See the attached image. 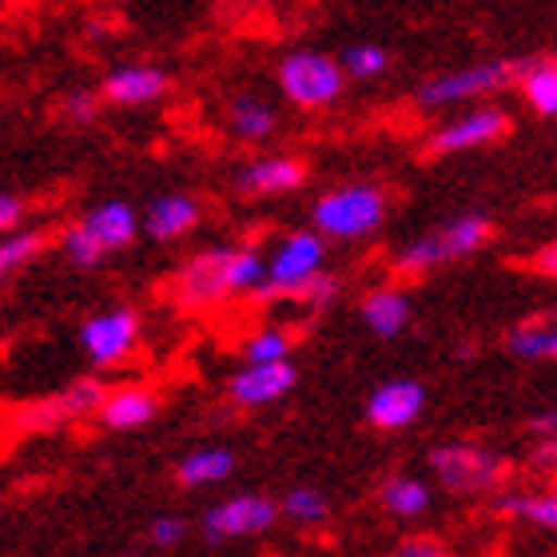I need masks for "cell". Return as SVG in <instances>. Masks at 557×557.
<instances>
[{
  "instance_id": "7c38bea8",
  "label": "cell",
  "mask_w": 557,
  "mask_h": 557,
  "mask_svg": "<svg viewBox=\"0 0 557 557\" xmlns=\"http://www.w3.org/2000/svg\"><path fill=\"white\" fill-rule=\"evenodd\" d=\"M307 160L299 156H287V151H268V156H256L247 160L239 172H235V191L247 199H275L290 196L307 184Z\"/></svg>"
},
{
  "instance_id": "2e32d148",
  "label": "cell",
  "mask_w": 557,
  "mask_h": 557,
  "mask_svg": "<svg viewBox=\"0 0 557 557\" xmlns=\"http://www.w3.org/2000/svg\"><path fill=\"white\" fill-rule=\"evenodd\" d=\"M203 220V203L196 196H187V191H160V196H151V203L144 208L139 215V227L156 239V244H175V239H184L191 235Z\"/></svg>"
},
{
  "instance_id": "5bb4252c",
  "label": "cell",
  "mask_w": 557,
  "mask_h": 557,
  "mask_svg": "<svg viewBox=\"0 0 557 557\" xmlns=\"http://www.w3.org/2000/svg\"><path fill=\"white\" fill-rule=\"evenodd\" d=\"M367 422L383 434H395V430H410L418 418L426 414V386L418 379H386L371 391L367 398Z\"/></svg>"
},
{
  "instance_id": "d6a6232c",
  "label": "cell",
  "mask_w": 557,
  "mask_h": 557,
  "mask_svg": "<svg viewBox=\"0 0 557 557\" xmlns=\"http://www.w3.org/2000/svg\"><path fill=\"white\" fill-rule=\"evenodd\" d=\"M395 557H450V549L442 546L438 537H407L403 546L395 549Z\"/></svg>"
},
{
  "instance_id": "d6986e66",
  "label": "cell",
  "mask_w": 557,
  "mask_h": 557,
  "mask_svg": "<svg viewBox=\"0 0 557 557\" xmlns=\"http://www.w3.org/2000/svg\"><path fill=\"white\" fill-rule=\"evenodd\" d=\"M227 128L244 144H268L278 132V108L259 92H235L227 100Z\"/></svg>"
},
{
  "instance_id": "d590c367",
  "label": "cell",
  "mask_w": 557,
  "mask_h": 557,
  "mask_svg": "<svg viewBox=\"0 0 557 557\" xmlns=\"http://www.w3.org/2000/svg\"><path fill=\"white\" fill-rule=\"evenodd\" d=\"M554 430H557L554 410H542V414L530 418V434H534V438H554Z\"/></svg>"
},
{
  "instance_id": "4316f807",
  "label": "cell",
  "mask_w": 557,
  "mask_h": 557,
  "mask_svg": "<svg viewBox=\"0 0 557 557\" xmlns=\"http://www.w3.org/2000/svg\"><path fill=\"white\" fill-rule=\"evenodd\" d=\"M45 247H48L45 232H21V227H16V232L0 235V287H4L12 275H21Z\"/></svg>"
},
{
  "instance_id": "ffe728a7",
  "label": "cell",
  "mask_w": 557,
  "mask_h": 557,
  "mask_svg": "<svg viewBox=\"0 0 557 557\" xmlns=\"http://www.w3.org/2000/svg\"><path fill=\"white\" fill-rule=\"evenodd\" d=\"M513 84H518L522 100L530 104V112H537V116H546V120L557 116V60L554 57L522 60Z\"/></svg>"
},
{
  "instance_id": "e575fe53",
  "label": "cell",
  "mask_w": 557,
  "mask_h": 557,
  "mask_svg": "<svg viewBox=\"0 0 557 557\" xmlns=\"http://www.w3.org/2000/svg\"><path fill=\"white\" fill-rule=\"evenodd\" d=\"M554 462H557V438H534V450L525 458V466L534 470V474H554Z\"/></svg>"
},
{
  "instance_id": "8d00e7d4",
  "label": "cell",
  "mask_w": 557,
  "mask_h": 557,
  "mask_svg": "<svg viewBox=\"0 0 557 557\" xmlns=\"http://www.w3.org/2000/svg\"><path fill=\"white\" fill-rule=\"evenodd\" d=\"M534 268L542 271V275H549V278L557 275V247H554V244H549V247H542V251H537Z\"/></svg>"
},
{
  "instance_id": "cb8c5ba5",
  "label": "cell",
  "mask_w": 557,
  "mask_h": 557,
  "mask_svg": "<svg viewBox=\"0 0 557 557\" xmlns=\"http://www.w3.org/2000/svg\"><path fill=\"white\" fill-rule=\"evenodd\" d=\"M379 506H383L391 518H403V522H414L434 506V490L426 486V478L414 474H395L379 486Z\"/></svg>"
},
{
  "instance_id": "4dcf8cb0",
  "label": "cell",
  "mask_w": 557,
  "mask_h": 557,
  "mask_svg": "<svg viewBox=\"0 0 557 557\" xmlns=\"http://www.w3.org/2000/svg\"><path fill=\"white\" fill-rule=\"evenodd\" d=\"M148 537H151V546L172 549L187 537V522L180 518V513H160V518L148 525Z\"/></svg>"
},
{
  "instance_id": "277c9868",
  "label": "cell",
  "mask_w": 557,
  "mask_h": 557,
  "mask_svg": "<svg viewBox=\"0 0 557 557\" xmlns=\"http://www.w3.org/2000/svg\"><path fill=\"white\" fill-rule=\"evenodd\" d=\"M490 239H494V223H490L486 215H478V211H466V215H454L450 223H442L434 232L410 239L395 256V271L407 278H422V275H430V271L454 263V259H466V256H474V251H482Z\"/></svg>"
},
{
  "instance_id": "8fae6325",
  "label": "cell",
  "mask_w": 557,
  "mask_h": 557,
  "mask_svg": "<svg viewBox=\"0 0 557 557\" xmlns=\"http://www.w3.org/2000/svg\"><path fill=\"white\" fill-rule=\"evenodd\" d=\"M278 522V502L268 494H235L227 502H215L203 510V537L208 542H235V537H259L275 530Z\"/></svg>"
},
{
  "instance_id": "83f0119b",
  "label": "cell",
  "mask_w": 557,
  "mask_h": 557,
  "mask_svg": "<svg viewBox=\"0 0 557 557\" xmlns=\"http://www.w3.org/2000/svg\"><path fill=\"white\" fill-rule=\"evenodd\" d=\"M290 347H295V338H290L287 326H259V331H251L244 338V359L278 362V359H290Z\"/></svg>"
},
{
  "instance_id": "6da1fadb",
  "label": "cell",
  "mask_w": 557,
  "mask_h": 557,
  "mask_svg": "<svg viewBox=\"0 0 557 557\" xmlns=\"http://www.w3.org/2000/svg\"><path fill=\"white\" fill-rule=\"evenodd\" d=\"M263 275H268V263L256 244H215L196 251L175 271V299L191 311L220 307L235 295H259Z\"/></svg>"
},
{
  "instance_id": "ba28073f",
  "label": "cell",
  "mask_w": 557,
  "mask_h": 557,
  "mask_svg": "<svg viewBox=\"0 0 557 557\" xmlns=\"http://www.w3.org/2000/svg\"><path fill=\"white\" fill-rule=\"evenodd\" d=\"M263 263H268V275H263V290L256 299H290L307 278L326 271V239L314 227L287 232L271 244Z\"/></svg>"
},
{
  "instance_id": "603a6c76",
  "label": "cell",
  "mask_w": 557,
  "mask_h": 557,
  "mask_svg": "<svg viewBox=\"0 0 557 557\" xmlns=\"http://www.w3.org/2000/svg\"><path fill=\"white\" fill-rule=\"evenodd\" d=\"M506 350L522 362H554L557 355V323L554 314H534L506 331Z\"/></svg>"
},
{
  "instance_id": "1f68e13d",
  "label": "cell",
  "mask_w": 557,
  "mask_h": 557,
  "mask_svg": "<svg viewBox=\"0 0 557 557\" xmlns=\"http://www.w3.org/2000/svg\"><path fill=\"white\" fill-rule=\"evenodd\" d=\"M64 116H69L72 124H92V120L100 116V92H72L69 100H64Z\"/></svg>"
},
{
  "instance_id": "ac0fdd59",
  "label": "cell",
  "mask_w": 557,
  "mask_h": 557,
  "mask_svg": "<svg viewBox=\"0 0 557 557\" xmlns=\"http://www.w3.org/2000/svg\"><path fill=\"white\" fill-rule=\"evenodd\" d=\"M156 414H160V395L148 386H116V391H108L100 410H96V418L108 430H139Z\"/></svg>"
},
{
  "instance_id": "d4e9b609",
  "label": "cell",
  "mask_w": 557,
  "mask_h": 557,
  "mask_svg": "<svg viewBox=\"0 0 557 557\" xmlns=\"http://www.w3.org/2000/svg\"><path fill=\"white\" fill-rule=\"evenodd\" d=\"M278 518H287V522L299 525V530H323V525L331 522V502H326L323 490L295 486L278 502Z\"/></svg>"
},
{
  "instance_id": "9a60e30c",
  "label": "cell",
  "mask_w": 557,
  "mask_h": 557,
  "mask_svg": "<svg viewBox=\"0 0 557 557\" xmlns=\"http://www.w3.org/2000/svg\"><path fill=\"white\" fill-rule=\"evenodd\" d=\"M168 88H172V76L160 64L132 60V64H116V69L108 72L104 84H100V100L116 108H148L156 100H163Z\"/></svg>"
},
{
  "instance_id": "44dd1931",
  "label": "cell",
  "mask_w": 557,
  "mask_h": 557,
  "mask_svg": "<svg viewBox=\"0 0 557 557\" xmlns=\"http://www.w3.org/2000/svg\"><path fill=\"white\" fill-rule=\"evenodd\" d=\"M235 450L227 446H199L184 458V462L175 466V482L184 490H203V486H220L227 478L235 474Z\"/></svg>"
},
{
  "instance_id": "f546056e",
  "label": "cell",
  "mask_w": 557,
  "mask_h": 557,
  "mask_svg": "<svg viewBox=\"0 0 557 557\" xmlns=\"http://www.w3.org/2000/svg\"><path fill=\"white\" fill-rule=\"evenodd\" d=\"M338 290H343V283H338L331 271H319V275L307 278V283H302V287L295 290L290 299L302 302V307H311V311H326V307L338 299Z\"/></svg>"
},
{
  "instance_id": "484cf974",
  "label": "cell",
  "mask_w": 557,
  "mask_h": 557,
  "mask_svg": "<svg viewBox=\"0 0 557 557\" xmlns=\"http://www.w3.org/2000/svg\"><path fill=\"white\" fill-rule=\"evenodd\" d=\"M104 395H108V386L100 383V379H76V383L64 386L57 398H48V403H52L60 422H84V418H96Z\"/></svg>"
},
{
  "instance_id": "4fadbf2b",
  "label": "cell",
  "mask_w": 557,
  "mask_h": 557,
  "mask_svg": "<svg viewBox=\"0 0 557 557\" xmlns=\"http://www.w3.org/2000/svg\"><path fill=\"white\" fill-rule=\"evenodd\" d=\"M299 383V367L290 359H278V362H247L244 371H235L227 379V398H232L235 407L244 410H259V407H271L278 398H287Z\"/></svg>"
},
{
  "instance_id": "74e56055",
  "label": "cell",
  "mask_w": 557,
  "mask_h": 557,
  "mask_svg": "<svg viewBox=\"0 0 557 557\" xmlns=\"http://www.w3.org/2000/svg\"><path fill=\"white\" fill-rule=\"evenodd\" d=\"M0 506H4V502H0Z\"/></svg>"
},
{
  "instance_id": "7402d4cb",
  "label": "cell",
  "mask_w": 557,
  "mask_h": 557,
  "mask_svg": "<svg viewBox=\"0 0 557 557\" xmlns=\"http://www.w3.org/2000/svg\"><path fill=\"white\" fill-rule=\"evenodd\" d=\"M494 510L513 522L537 525V530H557V494L554 490H506L494 498Z\"/></svg>"
},
{
  "instance_id": "8992f818",
  "label": "cell",
  "mask_w": 557,
  "mask_h": 557,
  "mask_svg": "<svg viewBox=\"0 0 557 557\" xmlns=\"http://www.w3.org/2000/svg\"><path fill=\"white\" fill-rule=\"evenodd\" d=\"M426 466L450 494H498L513 474L510 458H502L486 446H474V442L430 446Z\"/></svg>"
},
{
  "instance_id": "9c48e42d",
  "label": "cell",
  "mask_w": 557,
  "mask_h": 557,
  "mask_svg": "<svg viewBox=\"0 0 557 557\" xmlns=\"http://www.w3.org/2000/svg\"><path fill=\"white\" fill-rule=\"evenodd\" d=\"M139 335H144V319L136 307H108V311L88 314L76 338H81L84 355L92 359V367L108 371V367H120L136 355Z\"/></svg>"
},
{
  "instance_id": "5b68a950",
  "label": "cell",
  "mask_w": 557,
  "mask_h": 557,
  "mask_svg": "<svg viewBox=\"0 0 557 557\" xmlns=\"http://www.w3.org/2000/svg\"><path fill=\"white\" fill-rule=\"evenodd\" d=\"M278 92L287 104H295L299 112H326L335 108L347 92V72L335 57L314 52V48H295L278 60L275 69Z\"/></svg>"
},
{
  "instance_id": "3957f363",
  "label": "cell",
  "mask_w": 557,
  "mask_h": 557,
  "mask_svg": "<svg viewBox=\"0 0 557 557\" xmlns=\"http://www.w3.org/2000/svg\"><path fill=\"white\" fill-rule=\"evenodd\" d=\"M136 235H139L136 208L124 203V199H104L100 208L84 211L81 220L64 227L60 251H64V259H69L72 268L92 271L104 263V256L136 244Z\"/></svg>"
},
{
  "instance_id": "836d02e7",
  "label": "cell",
  "mask_w": 557,
  "mask_h": 557,
  "mask_svg": "<svg viewBox=\"0 0 557 557\" xmlns=\"http://www.w3.org/2000/svg\"><path fill=\"white\" fill-rule=\"evenodd\" d=\"M21 220H24V199L0 187V235L16 232V227H21Z\"/></svg>"
},
{
  "instance_id": "52a82bcc",
  "label": "cell",
  "mask_w": 557,
  "mask_h": 557,
  "mask_svg": "<svg viewBox=\"0 0 557 557\" xmlns=\"http://www.w3.org/2000/svg\"><path fill=\"white\" fill-rule=\"evenodd\" d=\"M518 76V60H478V64H466V69L438 72L430 81L418 84L414 104L422 112H442V108L454 104H474V100H486V96H498L506 84H513Z\"/></svg>"
},
{
  "instance_id": "e0dca14e",
  "label": "cell",
  "mask_w": 557,
  "mask_h": 557,
  "mask_svg": "<svg viewBox=\"0 0 557 557\" xmlns=\"http://www.w3.org/2000/svg\"><path fill=\"white\" fill-rule=\"evenodd\" d=\"M362 326L379 338H398L414 319V307H410V295L395 283H383V287H371L359 302Z\"/></svg>"
},
{
  "instance_id": "f1b7e54d",
  "label": "cell",
  "mask_w": 557,
  "mask_h": 557,
  "mask_svg": "<svg viewBox=\"0 0 557 557\" xmlns=\"http://www.w3.org/2000/svg\"><path fill=\"white\" fill-rule=\"evenodd\" d=\"M338 64L347 72V81H379L391 69V52L383 45H355L343 52Z\"/></svg>"
},
{
  "instance_id": "30bf717a",
  "label": "cell",
  "mask_w": 557,
  "mask_h": 557,
  "mask_svg": "<svg viewBox=\"0 0 557 557\" xmlns=\"http://www.w3.org/2000/svg\"><path fill=\"white\" fill-rule=\"evenodd\" d=\"M513 120L506 108L498 104H482V108H466V112H454L446 124L430 132L426 151L430 156H462V151H482L494 148L510 136Z\"/></svg>"
},
{
  "instance_id": "7a4b0ae2",
  "label": "cell",
  "mask_w": 557,
  "mask_h": 557,
  "mask_svg": "<svg viewBox=\"0 0 557 557\" xmlns=\"http://www.w3.org/2000/svg\"><path fill=\"white\" fill-rule=\"evenodd\" d=\"M386 208L391 199L379 184L371 180H350V184L326 187L323 196L314 199L311 208V227L323 235L326 244H359L371 239L386 223Z\"/></svg>"
}]
</instances>
